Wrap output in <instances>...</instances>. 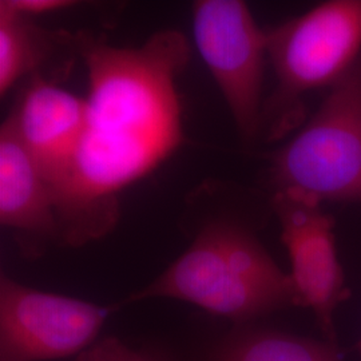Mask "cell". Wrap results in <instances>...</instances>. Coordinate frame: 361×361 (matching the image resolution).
Returning <instances> with one entry per match:
<instances>
[{"mask_svg": "<svg viewBox=\"0 0 361 361\" xmlns=\"http://www.w3.org/2000/svg\"><path fill=\"white\" fill-rule=\"evenodd\" d=\"M89 77L85 129L71 192L58 221L61 243L78 247L116 226L118 194L180 147L177 78L190 49L177 30L140 47H118L91 32L74 35Z\"/></svg>", "mask_w": 361, "mask_h": 361, "instance_id": "obj_1", "label": "cell"}, {"mask_svg": "<svg viewBox=\"0 0 361 361\" xmlns=\"http://www.w3.org/2000/svg\"><path fill=\"white\" fill-rule=\"evenodd\" d=\"M152 298L189 302L233 322L296 305L289 274L280 269L255 233L222 216L207 219L180 257L116 305Z\"/></svg>", "mask_w": 361, "mask_h": 361, "instance_id": "obj_2", "label": "cell"}, {"mask_svg": "<svg viewBox=\"0 0 361 361\" xmlns=\"http://www.w3.org/2000/svg\"><path fill=\"white\" fill-rule=\"evenodd\" d=\"M271 174L276 192L361 205V56L305 126L276 152Z\"/></svg>", "mask_w": 361, "mask_h": 361, "instance_id": "obj_3", "label": "cell"}, {"mask_svg": "<svg viewBox=\"0 0 361 361\" xmlns=\"http://www.w3.org/2000/svg\"><path fill=\"white\" fill-rule=\"evenodd\" d=\"M267 34L274 106L295 109L302 94L331 89L360 59L361 0L325 1Z\"/></svg>", "mask_w": 361, "mask_h": 361, "instance_id": "obj_4", "label": "cell"}, {"mask_svg": "<svg viewBox=\"0 0 361 361\" xmlns=\"http://www.w3.org/2000/svg\"><path fill=\"white\" fill-rule=\"evenodd\" d=\"M193 37L245 141L262 125V83L268 34L245 1L200 0L193 4Z\"/></svg>", "mask_w": 361, "mask_h": 361, "instance_id": "obj_5", "label": "cell"}, {"mask_svg": "<svg viewBox=\"0 0 361 361\" xmlns=\"http://www.w3.org/2000/svg\"><path fill=\"white\" fill-rule=\"evenodd\" d=\"M119 307L43 292L0 276V361L78 356Z\"/></svg>", "mask_w": 361, "mask_h": 361, "instance_id": "obj_6", "label": "cell"}, {"mask_svg": "<svg viewBox=\"0 0 361 361\" xmlns=\"http://www.w3.org/2000/svg\"><path fill=\"white\" fill-rule=\"evenodd\" d=\"M271 207L290 259L296 305L312 310L326 338L335 340L336 308L350 297L337 255L335 219L322 202L293 190L274 192Z\"/></svg>", "mask_w": 361, "mask_h": 361, "instance_id": "obj_7", "label": "cell"}, {"mask_svg": "<svg viewBox=\"0 0 361 361\" xmlns=\"http://www.w3.org/2000/svg\"><path fill=\"white\" fill-rule=\"evenodd\" d=\"M7 118L47 182L59 216L75 177L86 98L35 74L30 77Z\"/></svg>", "mask_w": 361, "mask_h": 361, "instance_id": "obj_8", "label": "cell"}, {"mask_svg": "<svg viewBox=\"0 0 361 361\" xmlns=\"http://www.w3.org/2000/svg\"><path fill=\"white\" fill-rule=\"evenodd\" d=\"M0 224L16 234L27 253L61 243L54 195L8 118L0 128Z\"/></svg>", "mask_w": 361, "mask_h": 361, "instance_id": "obj_9", "label": "cell"}, {"mask_svg": "<svg viewBox=\"0 0 361 361\" xmlns=\"http://www.w3.org/2000/svg\"><path fill=\"white\" fill-rule=\"evenodd\" d=\"M74 35L50 31L34 19L15 13L0 1V94L4 97L16 82L39 74L52 54L73 42Z\"/></svg>", "mask_w": 361, "mask_h": 361, "instance_id": "obj_10", "label": "cell"}, {"mask_svg": "<svg viewBox=\"0 0 361 361\" xmlns=\"http://www.w3.org/2000/svg\"><path fill=\"white\" fill-rule=\"evenodd\" d=\"M221 361H341V353L335 340L257 331L235 338Z\"/></svg>", "mask_w": 361, "mask_h": 361, "instance_id": "obj_11", "label": "cell"}, {"mask_svg": "<svg viewBox=\"0 0 361 361\" xmlns=\"http://www.w3.org/2000/svg\"><path fill=\"white\" fill-rule=\"evenodd\" d=\"M75 361H149L116 337H104L79 353Z\"/></svg>", "mask_w": 361, "mask_h": 361, "instance_id": "obj_12", "label": "cell"}, {"mask_svg": "<svg viewBox=\"0 0 361 361\" xmlns=\"http://www.w3.org/2000/svg\"><path fill=\"white\" fill-rule=\"evenodd\" d=\"M8 8L27 18H37L39 15L58 13L71 8L75 1L71 0H1Z\"/></svg>", "mask_w": 361, "mask_h": 361, "instance_id": "obj_13", "label": "cell"}, {"mask_svg": "<svg viewBox=\"0 0 361 361\" xmlns=\"http://www.w3.org/2000/svg\"><path fill=\"white\" fill-rule=\"evenodd\" d=\"M356 349H357V352L361 355V338L359 340V343H357V345H356Z\"/></svg>", "mask_w": 361, "mask_h": 361, "instance_id": "obj_14", "label": "cell"}]
</instances>
